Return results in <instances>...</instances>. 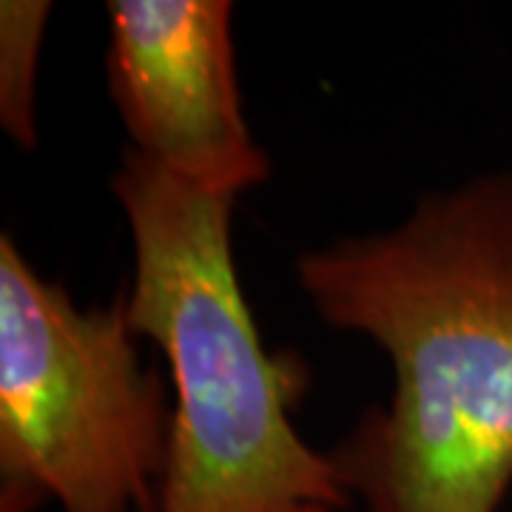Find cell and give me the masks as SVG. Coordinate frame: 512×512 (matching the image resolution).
Instances as JSON below:
<instances>
[{"label":"cell","mask_w":512,"mask_h":512,"mask_svg":"<svg viewBox=\"0 0 512 512\" xmlns=\"http://www.w3.org/2000/svg\"><path fill=\"white\" fill-rule=\"evenodd\" d=\"M228 0H111L106 77L131 148L205 194L271 177L242 114Z\"/></svg>","instance_id":"277c9868"},{"label":"cell","mask_w":512,"mask_h":512,"mask_svg":"<svg viewBox=\"0 0 512 512\" xmlns=\"http://www.w3.org/2000/svg\"><path fill=\"white\" fill-rule=\"evenodd\" d=\"M171 413L123 296L83 311L0 239V512H157Z\"/></svg>","instance_id":"3957f363"},{"label":"cell","mask_w":512,"mask_h":512,"mask_svg":"<svg viewBox=\"0 0 512 512\" xmlns=\"http://www.w3.org/2000/svg\"><path fill=\"white\" fill-rule=\"evenodd\" d=\"M134 242L123 296L134 336L171 365V439L157 512H342L353 493L330 453L299 439L308 387L293 356H271L239 285L234 197L205 194L126 148L111 177Z\"/></svg>","instance_id":"7a4b0ae2"},{"label":"cell","mask_w":512,"mask_h":512,"mask_svg":"<svg viewBox=\"0 0 512 512\" xmlns=\"http://www.w3.org/2000/svg\"><path fill=\"white\" fill-rule=\"evenodd\" d=\"M49 15L46 0L0 3V126L20 148L37 146V55Z\"/></svg>","instance_id":"5b68a950"},{"label":"cell","mask_w":512,"mask_h":512,"mask_svg":"<svg viewBox=\"0 0 512 512\" xmlns=\"http://www.w3.org/2000/svg\"><path fill=\"white\" fill-rule=\"evenodd\" d=\"M330 328L370 336L393 393L333 447L365 512H498L512 487V171L424 194L393 231L308 251Z\"/></svg>","instance_id":"6da1fadb"}]
</instances>
